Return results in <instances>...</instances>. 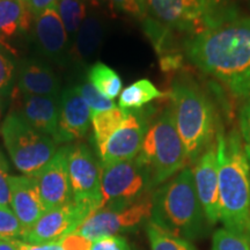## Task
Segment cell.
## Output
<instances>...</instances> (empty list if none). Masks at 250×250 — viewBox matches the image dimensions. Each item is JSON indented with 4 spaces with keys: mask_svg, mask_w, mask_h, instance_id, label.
Wrapping results in <instances>:
<instances>
[{
    "mask_svg": "<svg viewBox=\"0 0 250 250\" xmlns=\"http://www.w3.org/2000/svg\"><path fill=\"white\" fill-rule=\"evenodd\" d=\"M188 61L237 98L250 100V18L237 17L183 41Z\"/></svg>",
    "mask_w": 250,
    "mask_h": 250,
    "instance_id": "6da1fadb",
    "label": "cell"
},
{
    "mask_svg": "<svg viewBox=\"0 0 250 250\" xmlns=\"http://www.w3.org/2000/svg\"><path fill=\"white\" fill-rule=\"evenodd\" d=\"M219 168V210L225 228L250 240V165L241 134L233 130L215 137Z\"/></svg>",
    "mask_w": 250,
    "mask_h": 250,
    "instance_id": "7a4b0ae2",
    "label": "cell"
},
{
    "mask_svg": "<svg viewBox=\"0 0 250 250\" xmlns=\"http://www.w3.org/2000/svg\"><path fill=\"white\" fill-rule=\"evenodd\" d=\"M151 220L168 233L195 240L205 229V213L197 195L192 168L187 166L152 195Z\"/></svg>",
    "mask_w": 250,
    "mask_h": 250,
    "instance_id": "3957f363",
    "label": "cell"
},
{
    "mask_svg": "<svg viewBox=\"0 0 250 250\" xmlns=\"http://www.w3.org/2000/svg\"><path fill=\"white\" fill-rule=\"evenodd\" d=\"M168 95L188 161L195 162L214 143L213 138L220 130L215 109L204 90L188 77L176 78Z\"/></svg>",
    "mask_w": 250,
    "mask_h": 250,
    "instance_id": "277c9868",
    "label": "cell"
},
{
    "mask_svg": "<svg viewBox=\"0 0 250 250\" xmlns=\"http://www.w3.org/2000/svg\"><path fill=\"white\" fill-rule=\"evenodd\" d=\"M147 17L167 30L197 35L240 17L234 0H145Z\"/></svg>",
    "mask_w": 250,
    "mask_h": 250,
    "instance_id": "5b68a950",
    "label": "cell"
},
{
    "mask_svg": "<svg viewBox=\"0 0 250 250\" xmlns=\"http://www.w3.org/2000/svg\"><path fill=\"white\" fill-rule=\"evenodd\" d=\"M137 156L147 167L151 189L160 187L187 167V152L175 125L170 105L149 123Z\"/></svg>",
    "mask_w": 250,
    "mask_h": 250,
    "instance_id": "8992f818",
    "label": "cell"
},
{
    "mask_svg": "<svg viewBox=\"0 0 250 250\" xmlns=\"http://www.w3.org/2000/svg\"><path fill=\"white\" fill-rule=\"evenodd\" d=\"M0 132L11 160L26 176L39 173L57 152L54 138L34 129L15 112L5 118Z\"/></svg>",
    "mask_w": 250,
    "mask_h": 250,
    "instance_id": "52a82bcc",
    "label": "cell"
},
{
    "mask_svg": "<svg viewBox=\"0 0 250 250\" xmlns=\"http://www.w3.org/2000/svg\"><path fill=\"white\" fill-rule=\"evenodd\" d=\"M101 167V204L99 210L127 208L152 190L147 167L138 156L132 160Z\"/></svg>",
    "mask_w": 250,
    "mask_h": 250,
    "instance_id": "ba28073f",
    "label": "cell"
},
{
    "mask_svg": "<svg viewBox=\"0 0 250 250\" xmlns=\"http://www.w3.org/2000/svg\"><path fill=\"white\" fill-rule=\"evenodd\" d=\"M67 171L73 201L88 205L94 211L101 204V173L100 161L85 144L68 146Z\"/></svg>",
    "mask_w": 250,
    "mask_h": 250,
    "instance_id": "9c48e42d",
    "label": "cell"
},
{
    "mask_svg": "<svg viewBox=\"0 0 250 250\" xmlns=\"http://www.w3.org/2000/svg\"><path fill=\"white\" fill-rule=\"evenodd\" d=\"M151 214L152 195L147 193L127 208L96 210L80 225L77 233L94 242L101 237L117 235V233L136 227L142 221L151 219Z\"/></svg>",
    "mask_w": 250,
    "mask_h": 250,
    "instance_id": "30bf717a",
    "label": "cell"
},
{
    "mask_svg": "<svg viewBox=\"0 0 250 250\" xmlns=\"http://www.w3.org/2000/svg\"><path fill=\"white\" fill-rule=\"evenodd\" d=\"M95 212L88 205L73 199L67 204L45 211L23 237L30 245H48L61 242L64 237L77 232L86 218Z\"/></svg>",
    "mask_w": 250,
    "mask_h": 250,
    "instance_id": "8fae6325",
    "label": "cell"
},
{
    "mask_svg": "<svg viewBox=\"0 0 250 250\" xmlns=\"http://www.w3.org/2000/svg\"><path fill=\"white\" fill-rule=\"evenodd\" d=\"M148 125L147 115L140 111V109L127 110L123 123L98 154L101 166L136 158L142 149Z\"/></svg>",
    "mask_w": 250,
    "mask_h": 250,
    "instance_id": "7c38bea8",
    "label": "cell"
},
{
    "mask_svg": "<svg viewBox=\"0 0 250 250\" xmlns=\"http://www.w3.org/2000/svg\"><path fill=\"white\" fill-rule=\"evenodd\" d=\"M67 147L56 152L54 158L34 175L45 210L59 208L73 199L67 171Z\"/></svg>",
    "mask_w": 250,
    "mask_h": 250,
    "instance_id": "4fadbf2b",
    "label": "cell"
},
{
    "mask_svg": "<svg viewBox=\"0 0 250 250\" xmlns=\"http://www.w3.org/2000/svg\"><path fill=\"white\" fill-rule=\"evenodd\" d=\"M195 162L192 173L197 195L206 220L214 225L220 220L217 143H212Z\"/></svg>",
    "mask_w": 250,
    "mask_h": 250,
    "instance_id": "5bb4252c",
    "label": "cell"
},
{
    "mask_svg": "<svg viewBox=\"0 0 250 250\" xmlns=\"http://www.w3.org/2000/svg\"><path fill=\"white\" fill-rule=\"evenodd\" d=\"M92 124V110L77 86L64 89L59 98V120L55 140L68 143L83 138Z\"/></svg>",
    "mask_w": 250,
    "mask_h": 250,
    "instance_id": "9a60e30c",
    "label": "cell"
},
{
    "mask_svg": "<svg viewBox=\"0 0 250 250\" xmlns=\"http://www.w3.org/2000/svg\"><path fill=\"white\" fill-rule=\"evenodd\" d=\"M9 187L12 210L22 226L24 237L46 210L41 198L36 180L33 176L9 175Z\"/></svg>",
    "mask_w": 250,
    "mask_h": 250,
    "instance_id": "2e32d148",
    "label": "cell"
},
{
    "mask_svg": "<svg viewBox=\"0 0 250 250\" xmlns=\"http://www.w3.org/2000/svg\"><path fill=\"white\" fill-rule=\"evenodd\" d=\"M34 36L41 54L54 61L64 58L70 49V40L56 6L34 18Z\"/></svg>",
    "mask_w": 250,
    "mask_h": 250,
    "instance_id": "e0dca14e",
    "label": "cell"
},
{
    "mask_svg": "<svg viewBox=\"0 0 250 250\" xmlns=\"http://www.w3.org/2000/svg\"><path fill=\"white\" fill-rule=\"evenodd\" d=\"M18 88L23 95L59 96L62 83L49 65L27 59L19 67Z\"/></svg>",
    "mask_w": 250,
    "mask_h": 250,
    "instance_id": "ac0fdd59",
    "label": "cell"
},
{
    "mask_svg": "<svg viewBox=\"0 0 250 250\" xmlns=\"http://www.w3.org/2000/svg\"><path fill=\"white\" fill-rule=\"evenodd\" d=\"M19 115L34 129L55 139L59 120V96L23 95Z\"/></svg>",
    "mask_w": 250,
    "mask_h": 250,
    "instance_id": "d6986e66",
    "label": "cell"
},
{
    "mask_svg": "<svg viewBox=\"0 0 250 250\" xmlns=\"http://www.w3.org/2000/svg\"><path fill=\"white\" fill-rule=\"evenodd\" d=\"M31 18L26 0H0V41L27 31Z\"/></svg>",
    "mask_w": 250,
    "mask_h": 250,
    "instance_id": "ffe728a7",
    "label": "cell"
},
{
    "mask_svg": "<svg viewBox=\"0 0 250 250\" xmlns=\"http://www.w3.org/2000/svg\"><path fill=\"white\" fill-rule=\"evenodd\" d=\"M104 36V24L96 14L87 13V17L78 31L73 42V52L77 58L88 59L98 51Z\"/></svg>",
    "mask_w": 250,
    "mask_h": 250,
    "instance_id": "44dd1931",
    "label": "cell"
},
{
    "mask_svg": "<svg viewBox=\"0 0 250 250\" xmlns=\"http://www.w3.org/2000/svg\"><path fill=\"white\" fill-rule=\"evenodd\" d=\"M166 95L168 93H162L148 79H140L122 90L118 107L123 110H138L153 100Z\"/></svg>",
    "mask_w": 250,
    "mask_h": 250,
    "instance_id": "7402d4cb",
    "label": "cell"
},
{
    "mask_svg": "<svg viewBox=\"0 0 250 250\" xmlns=\"http://www.w3.org/2000/svg\"><path fill=\"white\" fill-rule=\"evenodd\" d=\"M126 115L127 110H123L120 107L105 111L92 112L94 143H95L98 154L102 151L110 137L115 133V131L121 126Z\"/></svg>",
    "mask_w": 250,
    "mask_h": 250,
    "instance_id": "603a6c76",
    "label": "cell"
},
{
    "mask_svg": "<svg viewBox=\"0 0 250 250\" xmlns=\"http://www.w3.org/2000/svg\"><path fill=\"white\" fill-rule=\"evenodd\" d=\"M88 81L105 98L114 101L122 92V79L117 72L103 62L92 65L87 74Z\"/></svg>",
    "mask_w": 250,
    "mask_h": 250,
    "instance_id": "cb8c5ba5",
    "label": "cell"
},
{
    "mask_svg": "<svg viewBox=\"0 0 250 250\" xmlns=\"http://www.w3.org/2000/svg\"><path fill=\"white\" fill-rule=\"evenodd\" d=\"M56 7L66 29L70 43H73L81 24L87 17L85 0H59Z\"/></svg>",
    "mask_w": 250,
    "mask_h": 250,
    "instance_id": "d4e9b609",
    "label": "cell"
},
{
    "mask_svg": "<svg viewBox=\"0 0 250 250\" xmlns=\"http://www.w3.org/2000/svg\"><path fill=\"white\" fill-rule=\"evenodd\" d=\"M146 232L151 245V250H196L190 241L168 233L148 219Z\"/></svg>",
    "mask_w": 250,
    "mask_h": 250,
    "instance_id": "484cf974",
    "label": "cell"
},
{
    "mask_svg": "<svg viewBox=\"0 0 250 250\" xmlns=\"http://www.w3.org/2000/svg\"><path fill=\"white\" fill-rule=\"evenodd\" d=\"M212 250H250V240L224 227L213 234Z\"/></svg>",
    "mask_w": 250,
    "mask_h": 250,
    "instance_id": "4316f807",
    "label": "cell"
},
{
    "mask_svg": "<svg viewBox=\"0 0 250 250\" xmlns=\"http://www.w3.org/2000/svg\"><path fill=\"white\" fill-rule=\"evenodd\" d=\"M0 240L22 241L23 229L13 210L0 205Z\"/></svg>",
    "mask_w": 250,
    "mask_h": 250,
    "instance_id": "83f0119b",
    "label": "cell"
},
{
    "mask_svg": "<svg viewBox=\"0 0 250 250\" xmlns=\"http://www.w3.org/2000/svg\"><path fill=\"white\" fill-rule=\"evenodd\" d=\"M77 88L79 90L81 98L85 100V102L90 108L92 112L105 111L110 110L112 108H116V104H115L114 101L102 95L89 81H85V83H80L79 86H77Z\"/></svg>",
    "mask_w": 250,
    "mask_h": 250,
    "instance_id": "f1b7e54d",
    "label": "cell"
},
{
    "mask_svg": "<svg viewBox=\"0 0 250 250\" xmlns=\"http://www.w3.org/2000/svg\"><path fill=\"white\" fill-rule=\"evenodd\" d=\"M117 11L131 15V17L144 20L147 17L145 0H109Z\"/></svg>",
    "mask_w": 250,
    "mask_h": 250,
    "instance_id": "f546056e",
    "label": "cell"
},
{
    "mask_svg": "<svg viewBox=\"0 0 250 250\" xmlns=\"http://www.w3.org/2000/svg\"><path fill=\"white\" fill-rule=\"evenodd\" d=\"M240 134H241L243 147L250 165V100L242 105L239 115Z\"/></svg>",
    "mask_w": 250,
    "mask_h": 250,
    "instance_id": "4dcf8cb0",
    "label": "cell"
},
{
    "mask_svg": "<svg viewBox=\"0 0 250 250\" xmlns=\"http://www.w3.org/2000/svg\"><path fill=\"white\" fill-rule=\"evenodd\" d=\"M11 204V187H9L8 164L5 156L0 152V205Z\"/></svg>",
    "mask_w": 250,
    "mask_h": 250,
    "instance_id": "1f68e13d",
    "label": "cell"
},
{
    "mask_svg": "<svg viewBox=\"0 0 250 250\" xmlns=\"http://www.w3.org/2000/svg\"><path fill=\"white\" fill-rule=\"evenodd\" d=\"M90 250H131V248L123 236L110 235L94 241Z\"/></svg>",
    "mask_w": 250,
    "mask_h": 250,
    "instance_id": "d6a6232c",
    "label": "cell"
},
{
    "mask_svg": "<svg viewBox=\"0 0 250 250\" xmlns=\"http://www.w3.org/2000/svg\"><path fill=\"white\" fill-rule=\"evenodd\" d=\"M14 76V64L8 55L0 48V92L5 90Z\"/></svg>",
    "mask_w": 250,
    "mask_h": 250,
    "instance_id": "836d02e7",
    "label": "cell"
},
{
    "mask_svg": "<svg viewBox=\"0 0 250 250\" xmlns=\"http://www.w3.org/2000/svg\"><path fill=\"white\" fill-rule=\"evenodd\" d=\"M92 241L86 239L81 234L74 232L67 235L61 241L62 250H90Z\"/></svg>",
    "mask_w": 250,
    "mask_h": 250,
    "instance_id": "e575fe53",
    "label": "cell"
},
{
    "mask_svg": "<svg viewBox=\"0 0 250 250\" xmlns=\"http://www.w3.org/2000/svg\"><path fill=\"white\" fill-rule=\"evenodd\" d=\"M58 1L59 0H26L28 9H29L34 18L42 13V12L46 11V9L55 7L58 4Z\"/></svg>",
    "mask_w": 250,
    "mask_h": 250,
    "instance_id": "d590c367",
    "label": "cell"
},
{
    "mask_svg": "<svg viewBox=\"0 0 250 250\" xmlns=\"http://www.w3.org/2000/svg\"><path fill=\"white\" fill-rule=\"evenodd\" d=\"M19 250H62L61 242L48 243V245H30L23 241H17Z\"/></svg>",
    "mask_w": 250,
    "mask_h": 250,
    "instance_id": "8d00e7d4",
    "label": "cell"
},
{
    "mask_svg": "<svg viewBox=\"0 0 250 250\" xmlns=\"http://www.w3.org/2000/svg\"><path fill=\"white\" fill-rule=\"evenodd\" d=\"M0 250H19L17 246V241L0 240Z\"/></svg>",
    "mask_w": 250,
    "mask_h": 250,
    "instance_id": "74e56055",
    "label": "cell"
},
{
    "mask_svg": "<svg viewBox=\"0 0 250 250\" xmlns=\"http://www.w3.org/2000/svg\"><path fill=\"white\" fill-rule=\"evenodd\" d=\"M249 235H250V210H249Z\"/></svg>",
    "mask_w": 250,
    "mask_h": 250,
    "instance_id": "f35d334b",
    "label": "cell"
},
{
    "mask_svg": "<svg viewBox=\"0 0 250 250\" xmlns=\"http://www.w3.org/2000/svg\"><path fill=\"white\" fill-rule=\"evenodd\" d=\"M247 1H248V4H249V6H250V0H247Z\"/></svg>",
    "mask_w": 250,
    "mask_h": 250,
    "instance_id": "ab89813d",
    "label": "cell"
}]
</instances>
